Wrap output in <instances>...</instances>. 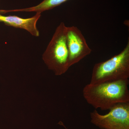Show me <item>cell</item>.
Segmentation results:
<instances>
[{
  "label": "cell",
  "mask_w": 129,
  "mask_h": 129,
  "mask_svg": "<svg viewBox=\"0 0 129 129\" xmlns=\"http://www.w3.org/2000/svg\"><path fill=\"white\" fill-rule=\"evenodd\" d=\"M129 80L88 84L83 90L87 103L97 109L109 110L116 104L129 102Z\"/></svg>",
  "instance_id": "6da1fadb"
},
{
  "label": "cell",
  "mask_w": 129,
  "mask_h": 129,
  "mask_svg": "<svg viewBox=\"0 0 129 129\" xmlns=\"http://www.w3.org/2000/svg\"><path fill=\"white\" fill-rule=\"evenodd\" d=\"M67 29L64 23H60L42 55L43 61L48 69L57 76L65 73L70 68L67 42Z\"/></svg>",
  "instance_id": "7a4b0ae2"
},
{
  "label": "cell",
  "mask_w": 129,
  "mask_h": 129,
  "mask_svg": "<svg viewBox=\"0 0 129 129\" xmlns=\"http://www.w3.org/2000/svg\"><path fill=\"white\" fill-rule=\"evenodd\" d=\"M129 42L120 53L105 61L96 63L90 83L112 82L128 80Z\"/></svg>",
  "instance_id": "3957f363"
},
{
  "label": "cell",
  "mask_w": 129,
  "mask_h": 129,
  "mask_svg": "<svg viewBox=\"0 0 129 129\" xmlns=\"http://www.w3.org/2000/svg\"><path fill=\"white\" fill-rule=\"evenodd\" d=\"M107 114L96 110L90 113L91 122L101 129H129V102L116 104Z\"/></svg>",
  "instance_id": "277c9868"
},
{
  "label": "cell",
  "mask_w": 129,
  "mask_h": 129,
  "mask_svg": "<svg viewBox=\"0 0 129 129\" xmlns=\"http://www.w3.org/2000/svg\"><path fill=\"white\" fill-rule=\"evenodd\" d=\"M67 42L70 67L77 63L91 53L85 38L76 26L67 27Z\"/></svg>",
  "instance_id": "5b68a950"
},
{
  "label": "cell",
  "mask_w": 129,
  "mask_h": 129,
  "mask_svg": "<svg viewBox=\"0 0 129 129\" xmlns=\"http://www.w3.org/2000/svg\"><path fill=\"white\" fill-rule=\"evenodd\" d=\"M41 13H36L34 16L28 18H23L16 16H4L0 14V22L6 25L14 27L23 29L35 37L39 36L40 32L36 26L37 21Z\"/></svg>",
  "instance_id": "8992f818"
},
{
  "label": "cell",
  "mask_w": 129,
  "mask_h": 129,
  "mask_svg": "<svg viewBox=\"0 0 129 129\" xmlns=\"http://www.w3.org/2000/svg\"><path fill=\"white\" fill-rule=\"evenodd\" d=\"M68 0H44L39 5L32 7L23 9L2 11V13H6L11 12H36L41 13L42 12L53 9Z\"/></svg>",
  "instance_id": "52a82bcc"
}]
</instances>
